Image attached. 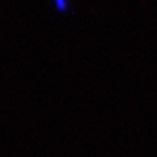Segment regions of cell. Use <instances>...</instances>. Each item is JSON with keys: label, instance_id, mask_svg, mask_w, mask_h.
Returning <instances> with one entry per match:
<instances>
[{"label": "cell", "instance_id": "cell-1", "mask_svg": "<svg viewBox=\"0 0 157 157\" xmlns=\"http://www.w3.org/2000/svg\"><path fill=\"white\" fill-rule=\"evenodd\" d=\"M53 6L56 8L57 11L59 13H67L71 4H69V0H51Z\"/></svg>", "mask_w": 157, "mask_h": 157}]
</instances>
